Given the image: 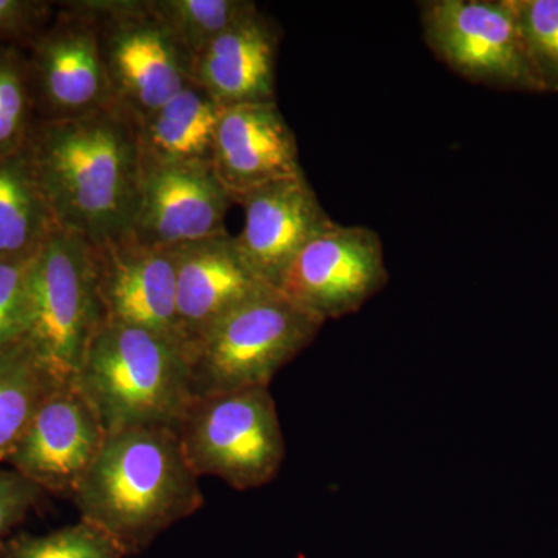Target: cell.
I'll return each instance as SVG.
<instances>
[{"mask_svg": "<svg viewBox=\"0 0 558 558\" xmlns=\"http://www.w3.org/2000/svg\"><path fill=\"white\" fill-rule=\"evenodd\" d=\"M46 492L11 469H0V545L46 499Z\"/></svg>", "mask_w": 558, "mask_h": 558, "instance_id": "cell-27", "label": "cell"}, {"mask_svg": "<svg viewBox=\"0 0 558 558\" xmlns=\"http://www.w3.org/2000/svg\"><path fill=\"white\" fill-rule=\"evenodd\" d=\"M222 106L196 84L138 121L142 170L178 165H209Z\"/></svg>", "mask_w": 558, "mask_h": 558, "instance_id": "cell-18", "label": "cell"}, {"mask_svg": "<svg viewBox=\"0 0 558 558\" xmlns=\"http://www.w3.org/2000/svg\"><path fill=\"white\" fill-rule=\"evenodd\" d=\"M211 170L234 204L253 191L304 174L295 134L277 102L222 108Z\"/></svg>", "mask_w": 558, "mask_h": 558, "instance_id": "cell-14", "label": "cell"}, {"mask_svg": "<svg viewBox=\"0 0 558 558\" xmlns=\"http://www.w3.org/2000/svg\"><path fill=\"white\" fill-rule=\"evenodd\" d=\"M33 256L27 259L0 260V352L27 336L31 326Z\"/></svg>", "mask_w": 558, "mask_h": 558, "instance_id": "cell-25", "label": "cell"}, {"mask_svg": "<svg viewBox=\"0 0 558 558\" xmlns=\"http://www.w3.org/2000/svg\"><path fill=\"white\" fill-rule=\"evenodd\" d=\"M325 323L267 288L231 311L186 349L194 398L271 380L317 339Z\"/></svg>", "mask_w": 558, "mask_h": 558, "instance_id": "cell-4", "label": "cell"}, {"mask_svg": "<svg viewBox=\"0 0 558 558\" xmlns=\"http://www.w3.org/2000/svg\"><path fill=\"white\" fill-rule=\"evenodd\" d=\"M38 121L25 51L0 47V159L27 148Z\"/></svg>", "mask_w": 558, "mask_h": 558, "instance_id": "cell-22", "label": "cell"}, {"mask_svg": "<svg viewBox=\"0 0 558 558\" xmlns=\"http://www.w3.org/2000/svg\"><path fill=\"white\" fill-rule=\"evenodd\" d=\"M387 282L379 234L336 222L301 250L277 290L326 323L355 314Z\"/></svg>", "mask_w": 558, "mask_h": 558, "instance_id": "cell-10", "label": "cell"}, {"mask_svg": "<svg viewBox=\"0 0 558 558\" xmlns=\"http://www.w3.org/2000/svg\"><path fill=\"white\" fill-rule=\"evenodd\" d=\"M267 288L229 233L178 248V329L185 352L219 319Z\"/></svg>", "mask_w": 558, "mask_h": 558, "instance_id": "cell-16", "label": "cell"}, {"mask_svg": "<svg viewBox=\"0 0 558 558\" xmlns=\"http://www.w3.org/2000/svg\"><path fill=\"white\" fill-rule=\"evenodd\" d=\"M54 222L92 245L130 233L138 199V121L120 102L75 120L38 121L27 145Z\"/></svg>", "mask_w": 558, "mask_h": 558, "instance_id": "cell-1", "label": "cell"}, {"mask_svg": "<svg viewBox=\"0 0 558 558\" xmlns=\"http://www.w3.org/2000/svg\"><path fill=\"white\" fill-rule=\"evenodd\" d=\"M58 385L27 340L0 352V465L5 464L40 402Z\"/></svg>", "mask_w": 558, "mask_h": 558, "instance_id": "cell-20", "label": "cell"}, {"mask_svg": "<svg viewBox=\"0 0 558 558\" xmlns=\"http://www.w3.org/2000/svg\"><path fill=\"white\" fill-rule=\"evenodd\" d=\"M542 94H558V0H509Z\"/></svg>", "mask_w": 558, "mask_h": 558, "instance_id": "cell-24", "label": "cell"}, {"mask_svg": "<svg viewBox=\"0 0 558 558\" xmlns=\"http://www.w3.org/2000/svg\"><path fill=\"white\" fill-rule=\"evenodd\" d=\"M231 204L209 165L145 168L130 233L154 247H186L229 233Z\"/></svg>", "mask_w": 558, "mask_h": 558, "instance_id": "cell-13", "label": "cell"}, {"mask_svg": "<svg viewBox=\"0 0 558 558\" xmlns=\"http://www.w3.org/2000/svg\"><path fill=\"white\" fill-rule=\"evenodd\" d=\"M282 32L256 11L223 32L194 58L191 83L222 108L277 102V61Z\"/></svg>", "mask_w": 558, "mask_h": 558, "instance_id": "cell-17", "label": "cell"}, {"mask_svg": "<svg viewBox=\"0 0 558 558\" xmlns=\"http://www.w3.org/2000/svg\"><path fill=\"white\" fill-rule=\"evenodd\" d=\"M150 10L163 22L193 64L223 32L258 11L252 0H148Z\"/></svg>", "mask_w": 558, "mask_h": 558, "instance_id": "cell-21", "label": "cell"}, {"mask_svg": "<svg viewBox=\"0 0 558 558\" xmlns=\"http://www.w3.org/2000/svg\"><path fill=\"white\" fill-rule=\"evenodd\" d=\"M57 227L27 148L0 159V260L32 258Z\"/></svg>", "mask_w": 558, "mask_h": 558, "instance_id": "cell-19", "label": "cell"}, {"mask_svg": "<svg viewBox=\"0 0 558 558\" xmlns=\"http://www.w3.org/2000/svg\"><path fill=\"white\" fill-rule=\"evenodd\" d=\"M25 57L39 121L75 120L117 102L83 0L58 3L53 21Z\"/></svg>", "mask_w": 558, "mask_h": 558, "instance_id": "cell-9", "label": "cell"}, {"mask_svg": "<svg viewBox=\"0 0 558 558\" xmlns=\"http://www.w3.org/2000/svg\"><path fill=\"white\" fill-rule=\"evenodd\" d=\"M72 501L80 520L130 557L196 513L205 499L175 429L153 427L109 435Z\"/></svg>", "mask_w": 558, "mask_h": 558, "instance_id": "cell-2", "label": "cell"}, {"mask_svg": "<svg viewBox=\"0 0 558 558\" xmlns=\"http://www.w3.org/2000/svg\"><path fill=\"white\" fill-rule=\"evenodd\" d=\"M102 322L94 245L57 227L32 259L25 340L51 379L69 384Z\"/></svg>", "mask_w": 558, "mask_h": 558, "instance_id": "cell-5", "label": "cell"}, {"mask_svg": "<svg viewBox=\"0 0 558 558\" xmlns=\"http://www.w3.org/2000/svg\"><path fill=\"white\" fill-rule=\"evenodd\" d=\"M117 102L137 121L191 84V61L148 0H83Z\"/></svg>", "mask_w": 558, "mask_h": 558, "instance_id": "cell-7", "label": "cell"}, {"mask_svg": "<svg viewBox=\"0 0 558 558\" xmlns=\"http://www.w3.org/2000/svg\"><path fill=\"white\" fill-rule=\"evenodd\" d=\"M108 438L75 381L51 389L5 465L46 494L73 498Z\"/></svg>", "mask_w": 558, "mask_h": 558, "instance_id": "cell-11", "label": "cell"}, {"mask_svg": "<svg viewBox=\"0 0 558 558\" xmlns=\"http://www.w3.org/2000/svg\"><path fill=\"white\" fill-rule=\"evenodd\" d=\"M76 387L106 435L175 428L194 400L185 349L135 326L102 322L81 362Z\"/></svg>", "mask_w": 558, "mask_h": 558, "instance_id": "cell-3", "label": "cell"}, {"mask_svg": "<svg viewBox=\"0 0 558 558\" xmlns=\"http://www.w3.org/2000/svg\"><path fill=\"white\" fill-rule=\"evenodd\" d=\"M123 549L86 521L46 535L20 532L0 545V558H124Z\"/></svg>", "mask_w": 558, "mask_h": 558, "instance_id": "cell-23", "label": "cell"}, {"mask_svg": "<svg viewBox=\"0 0 558 558\" xmlns=\"http://www.w3.org/2000/svg\"><path fill=\"white\" fill-rule=\"evenodd\" d=\"M238 205L244 208V227L234 238L238 252L253 274L274 289L301 250L336 223L306 174L253 191Z\"/></svg>", "mask_w": 558, "mask_h": 558, "instance_id": "cell-15", "label": "cell"}, {"mask_svg": "<svg viewBox=\"0 0 558 558\" xmlns=\"http://www.w3.org/2000/svg\"><path fill=\"white\" fill-rule=\"evenodd\" d=\"M418 9L429 50L462 78L542 94L509 0H428Z\"/></svg>", "mask_w": 558, "mask_h": 558, "instance_id": "cell-8", "label": "cell"}, {"mask_svg": "<svg viewBox=\"0 0 558 558\" xmlns=\"http://www.w3.org/2000/svg\"><path fill=\"white\" fill-rule=\"evenodd\" d=\"M58 3L47 0H0V47L27 50L49 27Z\"/></svg>", "mask_w": 558, "mask_h": 558, "instance_id": "cell-26", "label": "cell"}, {"mask_svg": "<svg viewBox=\"0 0 558 558\" xmlns=\"http://www.w3.org/2000/svg\"><path fill=\"white\" fill-rule=\"evenodd\" d=\"M94 256L105 322L148 329L182 347L178 248L154 247L126 233L94 245Z\"/></svg>", "mask_w": 558, "mask_h": 558, "instance_id": "cell-12", "label": "cell"}, {"mask_svg": "<svg viewBox=\"0 0 558 558\" xmlns=\"http://www.w3.org/2000/svg\"><path fill=\"white\" fill-rule=\"evenodd\" d=\"M174 429L199 478L215 476L240 492L267 486L284 462V433L270 388L194 398Z\"/></svg>", "mask_w": 558, "mask_h": 558, "instance_id": "cell-6", "label": "cell"}]
</instances>
